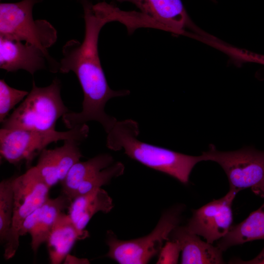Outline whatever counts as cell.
<instances>
[{"mask_svg": "<svg viewBox=\"0 0 264 264\" xmlns=\"http://www.w3.org/2000/svg\"><path fill=\"white\" fill-rule=\"evenodd\" d=\"M113 163V158L108 154H99L85 161H78L61 182L62 194L71 201L82 182Z\"/></svg>", "mask_w": 264, "mask_h": 264, "instance_id": "obj_18", "label": "cell"}, {"mask_svg": "<svg viewBox=\"0 0 264 264\" xmlns=\"http://www.w3.org/2000/svg\"><path fill=\"white\" fill-rule=\"evenodd\" d=\"M88 133L89 128L87 124L78 125L66 132L1 128L0 155L16 166L24 163L29 168L35 157L51 143L66 139H74L81 143L87 139Z\"/></svg>", "mask_w": 264, "mask_h": 264, "instance_id": "obj_4", "label": "cell"}, {"mask_svg": "<svg viewBox=\"0 0 264 264\" xmlns=\"http://www.w3.org/2000/svg\"><path fill=\"white\" fill-rule=\"evenodd\" d=\"M64 144L53 149L45 148L40 154L36 167L40 176L51 188L66 178L73 165L83 157L74 139H66Z\"/></svg>", "mask_w": 264, "mask_h": 264, "instance_id": "obj_12", "label": "cell"}, {"mask_svg": "<svg viewBox=\"0 0 264 264\" xmlns=\"http://www.w3.org/2000/svg\"><path fill=\"white\" fill-rule=\"evenodd\" d=\"M134 4L150 18L156 28L177 34L186 33V29L195 30L181 0H115Z\"/></svg>", "mask_w": 264, "mask_h": 264, "instance_id": "obj_11", "label": "cell"}, {"mask_svg": "<svg viewBox=\"0 0 264 264\" xmlns=\"http://www.w3.org/2000/svg\"><path fill=\"white\" fill-rule=\"evenodd\" d=\"M70 202L69 198L63 194L54 198H49L24 220L19 236L30 234L31 247L35 253L42 244L46 243L58 217L68 208Z\"/></svg>", "mask_w": 264, "mask_h": 264, "instance_id": "obj_13", "label": "cell"}, {"mask_svg": "<svg viewBox=\"0 0 264 264\" xmlns=\"http://www.w3.org/2000/svg\"><path fill=\"white\" fill-rule=\"evenodd\" d=\"M181 208L163 212L154 230L144 237L127 241L119 240L112 231L106 234L109 250L106 256L121 264H147L159 253L171 231L178 225Z\"/></svg>", "mask_w": 264, "mask_h": 264, "instance_id": "obj_5", "label": "cell"}, {"mask_svg": "<svg viewBox=\"0 0 264 264\" xmlns=\"http://www.w3.org/2000/svg\"><path fill=\"white\" fill-rule=\"evenodd\" d=\"M176 241L181 252V264H224L222 251L212 243L202 241L186 226H176L171 231L169 239Z\"/></svg>", "mask_w": 264, "mask_h": 264, "instance_id": "obj_14", "label": "cell"}, {"mask_svg": "<svg viewBox=\"0 0 264 264\" xmlns=\"http://www.w3.org/2000/svg\"><path fill=\"white\" fill-rule=\"evenodd\" d=\"M69 112L61 95V83L56 78L45 87L32 88L22 103L2 122V128L46 131L55 130L58 119Z\"/></svg>", "mask_w": 264, "mask_h": 264, "instance_id": "obj_3", "label": "cell"}, {"mask_svg": "<svg viewBox=\"0 0 264 264\" xmlns=\"http://www.w3.org/2000/svg\"><path fill=\"white\" fill-rule=\"evenodd\" d=\"M14 209L11 229L4 246V258H13L19 246V231L25 219L49 198L50 188L45 183L35 166L23 174L14 176Z\"/></svg>", "mask_w": 264, "mask_h": 264, "instance_id": "obj_8", "label": "cell"}, {"mask_svg": "<svg viewBox=\"0 0 264 264\" xmlns=\"http://www.w3.org/2000/svg\"><path fill=\"white\" fill-rule=\"evenodd\" d=\"M264 240V202L242 222L231 226L226 235L217 243L222 251L248 242Z\"/></svg>", "mask_w": 264, "mask_h": 264, "instance_id": "obj_17", "label": "cell"}, {"mask_svg": "<svg viewBox=\"0 0 264 264\" xmlns=\"http://www.w3.org/2000/svg\"><path fill=\"white\" fill-rule=\"evenodd\" d=\"M14 176L0 183V241L5 244L12 222L14 209L13 181Z\"/></svg>", "mask_w": 264, "mask_h": 264, "instance_id": "obj_19", "label": "cell"}, {"mask_svg": "<svg viewBox=\"0 0 264 264\" xmlns=\"http://www.w3.org/2000/svg\"><path fill=\"white\" fill-rule=\"evenodd\" d=\"M124 169L123 164L117 162L100 171L81 183L74 198L78 195L86 194L108 184L113 178L123 175Z\"/></svg>", "mask_w": 264, "mask_h": 264, "instance_id": "obj_20", "label": "cell"}, {"mask_svg": "<svg viewBox=\"0 0 264 264\" xmlns=\"http://www.w3.org/2000/svg\"><path fill=\"white\" fill-rule=\"evenodd\" d=\"M237 193L230 189L222 198L195 210L186 225L187 228L212 244L223 238L231 227L232 204Z\"/></svg>", "mask_w": 264, "mask_h": 264, "instance_id": "obj_9", "label": "cell"}, {"mask_svg": "<svg viewBox=\"0 0 264 264\" xmlns=\"http://www.w3.org/2000/svg\"><path fill=\"white\" fill-rule=\"evenodd\" d=\"M113 207L112 199L101 188L93 189L72 199L67 208L68 215L80 232H87L86 227L96 213H108Z\"/></svg>", "mask_w": 264, "mask_h": 264, "instance_id": "obj_16", "label": "cell"}, {"mask_svg": "<svg viewBox=\"0 0 264 264\" xmlns=\"http://www.w3.org/2000/svg\"><path fill=\"white\" fill-rule=\"evenodd\" d=\"M88 237V232L79 231L68 214L63 212L58 217L46 243L50 264L64 262L76 241Z\"/></svg>", "mask_w": 264, "mask_h": 264, "instance_id": "obj_15", "label": "cell"}, {"mask_svg": "<svg viewBox=\"0 0 264 264\" xmlns=\"http://www.w3.org/2000/svg\"><path fill=\"white\" fill-rule=\"evenodd\" d=\"M249 60L264 65V55L251 53L249 56Z\"/></svg>", "mask_w": 264, "mask_h": 264, "instance_id": "obj_25", "label": "cell"}, {"mask_svg": "<svg viewBox=\"0 0 264 264\" xmlns=\"http://www.w3.org/2000/svg\"><path fill=\"white\" fill-rule=\"evenodd\" d=\"M84 10L85 31L83 41H67L62 48L63 57L59 63V71L63 73L73 72L82 88L84 100L82 110L70 112L67 116L72 126L95 121L105 130H109L116 119L105 111L107 102L111 98L129 95V90H114L109 86L101 66L98 50L100 32L107 23L113 22L110 15L100 2L92 4L81 0Z\"/></svg>", "mask_w": 264, "mask_h": 264, "instance_id": "obj_1", "label": "cell"}, {"mask_svg": "<svg viewBox=\"0 0 264 264\" xmlns=\"http://www.w3.org/2000/svg\"><path fill=\"white\" fill-rule=\"evenodd\" d=\"M229 263L242 264H264V247L259 255L255 258L251 260L244 261L241 259H236L231 261Z\"/></svg>", "mask_w": 264, "mask_h": 264, "instance_id": "obj_23", "label": "cell"}, {"mask_svg": "<svg viewBox=\"0 0 264 264\" xmlns=\"http://www.w3.org/2000/svg\"><path fill=\"white\" fill-rule=\"evenodd\" d=\"M206 161L218 163L225 172L230 189L238 192L251 188L256 195L264 198V151L251 147L234 151H220L210 145L202 154Z\"/></svg>", "mask_w": 264, "mask_h": 264, "instance_id": "obj_7", "label": "cell"}, {"mask_svg": "<svg viewBox=\"0 0 264 264\" xmlns=\"http://www.w3.org/2000/svg\"><path fill=\"white\" fill-rule=\"evenodd\" d=\"M138 124L132 119L117 121L108 133L106 145L113 151L123 150L129 157L150 168L165 173L184 184L202 154L192 156L142 142L137 139Z\"/></svg>", "mask_w": 264, "mask_h": 264, "instance_id": "obj_2", "label": "cell"}, {"mask_svg": "<svg viewBox=\"0 0 264 264\" xmlns=\"http://www.w3.org/2000/svg\"><path fill=\"white\" fill-rule=\"evenodd\" d=\"M47 66L55 73L59 70V63L35 45L0 37V68L7 72L23 69L33 75Z\"/></svg>", "mask_w": 264, "mask_h": 264, "instance_id": "obj_10", "label": "cell"}, {"mask_svg": "<svg viewBox=\"0 0 264 264\" xmlns=\"http://www.w3.org/2000/svg\"><path fill=\"white\" fill-rule=\"evenodd\" d=\"M29 93L10 87L3 79L0 80V121L2 123L10 111Z\"/></svg>", "mask_w": 264, "mask_h": 264, "instance_id": "obj_21", "label": "cell"}, {"mask_svg": "<svg viewBox=\"0 0 264 264\" xmlns=\"http://www.w3.org/2000/svg\"><path fill=\"white\" fill-rule=\"evenodd\" d=\"M181 249L179 244L175 241L165 242L160 252L156 264H177Z\"/></svg>", "mask_w": 264, "mask_h": 264, "instance_id": "obj_22", "label": "cell"}, {"mask_svg": "<svg viewBox=\"0 0 264 264\" xmlns=\"http://www.w3.org/2000/svg\"><path fill=\"white\" fill-rule=\"evenodd\" d=\"M41 0H22L0 4V37L24 41L49 54L47 49L56 41V29L44 20H35L34 5Z\"/></svg>", "mask_w": 264, "mask_h": 264, "instance_id": "obj_6", "label": "cell"}, {"mask_svg": "<svg viewBox=\"0 0 264 264\" xmlns=\"http://www.w3.org/2000/svg\"><path fill=\"white\" fill-rule=\"evenodd\" d=\"M64 264H89V261L86 258H79L70 255L69 254L67 255L65 260L64 261Z\"/></svg>", "mask_w": 264, "mask_h": 264, "instance_id": "obj_24", "label": "cell"}]
</instances>
